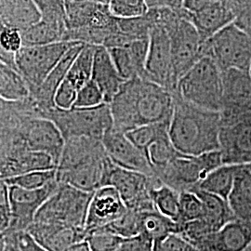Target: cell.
Returning <instances> with one entry per match:
<instances>
[{
    "label": "cell",
    "instance_id": "obj_1",
    "mask_svg": "<svg viewBox=\"0 0 251 251\" xmlns=\"http://www.w3.org/2000/svg\"><path fill=\"white\" fill-rule=\"evenodd\" d=\"M109 104L113 127L126 133L141 126L171 122L174 96L152 81L135 78L125 81Z\"/></svg>",
    "mask_w": 251,
    "mask_h": 251
},
{
    "label": "cell",
    "instance_id": "obj_2",
    "mask_svg": "<svg viewBox=\"0 0 251 251\" xmlns=\"http://www.w3.org/2000/svg\"><path fill=\"white\" fill-rule=\"evenodd\" d=\"M173 96L169 134L176 150L188 155L220 150L221 113L190 103L175 92Z\"/></svg>",
    "mask_w": 251,
    "mask_h": 251
},
{
    "label": "cell",
    "instance_id": "obj_3",
    "mask_svg": "<svg viewBox=\"0 0 251 251\" xmlns=\"http://www.w3.org/2000/svg\"><path fill=\"white\" fill-rule=\"evenodd\" d=\"M112 164L101 140L72 137L65 140L63 154L57 167V180L93 193L106 185Z\"/></svg>",
    "mask_w": 251,
    "mask_h": 251
},
{
    "label": "cell",
    "instance_id": "obj_4",
    "mask_svg": "<svg viewBox=\"0 0 251 251\" xmlns=\"http://www.w3.org/2000/svg\"><path fill=\"white\" fill-rule=\"evenodd\" d=\"M156 22L171 40L176 75L179 77L204 57V44L196 26L182 15L181 9L152 8Z\"/></svg>",
    "mask_w": 251,
    "mask_h": 251
},
{
    "label": "cell",
    "instance_id": "obj_5",
    "mask_svg": "<svg viewBox=\"0 0 251 251\" xmlns=\"http://www.w3.org/2000/svg\"><path fill=\"white\" fill-rule=\"evenodd\" d=\"M223 90V72L211 58L203 57L179 77L175 93L197 106L221 112Z\"/></svg>",
    "mask_w": 251,
    "mask_h": 251
},
{
    "label": "cell",
    "instance_id": "obj_6",
    "mask_svg": "<svg viewBox=\"0 0 251 251\" xmlns=\"http://www.w3.org/2000/svg\"><path fill=\"white\" fill-rule=\"evenodd\" d=\"M93 193L59 182L56 190L36 212L34 222L65 225L85 230Z\"/></svg>",
    "mask_w": 251,
    "mask_h": 251
},
{
    "label": "cell",
    "instance_id": "obj_7",
    "mask_svg": "<svg viewBox=\"0 0 251 251\" xmlns=\"http://www.w3.org/2000/svg\"><path fill=\"white\" fill-rule=\"evenodd\" d=\"M40 117L53 121L64 140L72 137H89L101 140L113 126L109 103L90 108L53 107L41 113Z\"/></svg>",
    "mask_w": 251,
    "mask_h": 251
},
{
    "label": "cell",
    "instance_id": "obj_8",
    "mask_svg": "<svg viewBox=\"0 0 251 251\" xmlns=\"http://www.w3.org/2000/svg\"><path fill=\"white\" fill-rule=\"evenodd\" d=\"M224 165L220 150L199 155L179 152L167 166L155 173V178L163 184L178 191H192L206 178L210 171Z\"/></svg>",
    "mask_w": 251,
    "mask_h": 251
},
{
    "label": "cell",
    "instance_id": "obj_9",
    "mask_svg": "<svg viewBox=\"0 0 251 251\" xmlns=\"http://www.w3.org/2000/svg\"><path fill=\"white\" fill-rule=\"evenodd\" d=\"M204 57L211 58L222 72L230 69L249 71L251 37L231 23L206 40Z\"/></svg>",
    "mask_w": 251,
    "mask_h": 251
},
{
    "label": "cell",
    "instance_id": "obj_10",
    "mask_svg": "<svg viewBox=\"0 0 251 251\" xmlns=\"http://www.w3.org/2000/svg\"><path fill=\"white\" fill-rule=\"evenodd\" d=\"M78 42L60 41L47 45L23 46L16 54V68L33 94L62 60L67 50Z\"/></svg>",
    "mask_w": 251,
    "mask_h": 251
},
{
    "label": "cell",
    "instance_id": "obj_11",
    "mask_svg": "<svg viewBox=\"0 0 251 251\" xmlns=\"http://www.w3.org/2000/svg\"><path fill=\"white\" fill-rule=\"evenodd\" d=\"M161 182L139 171L126 170L114 163L108 173L106 185L117 189L127 209L141 212L155 209L151 191Z\"/></svg>",
    "mask_w": 251,
    "mask_h": 251
},
{
    "label": "cell",
    "instance_id": "obj_12",
    "mask_svg": "<svg viewBox=\"0 0 251 251\" xmlns=\"http://www.w3.org/2000/svg\"><path fill=\"white\" fill-rule=\"evenodd\" d=\"M145 77L172 93L177 89L178 77L174 69L170 36L161 25L156 22L155 14L154 25L149 36Z\"/></svg>",
    "mask_w": 251,
    "mask_h": 251
},
{
    "label": "cell",
    "instance_id": "obj_13",
    "mask_svg": "<svg viewBox=\"0 0 251 251\" xmlns=\"http://www.w3.org/2000/svg\"><path fill=\"white\" fill-rule=\"evenodd\" d=\"M18 139L30 151L44 152L50 156L58 167L65 144V140L53 121L42 117H30L23 122Z\"/></svg>",
    "mask_w": 251,
    "mask_h": 251
},
{
    "label": "cell",
    "instance_id": "obj_14",
    "mask_svg": "<svg viewBox=\"0 0 251 251\" xmlns=\"http://www.w3.org/2000/svg\"><path fill=\"white\" fill-rule=\"evenodd\" d=\"M222 124L251 118V75L249 71L230 69L223 72Z\"/></svg>",
    "mask_w": 251,
    "mask_h": 251
},
{
    "label": "cell",
    "instance_id": "obj_15",
    "mask_svg": "<svg viewBox=\"0 0 251 251\" xmlns=\"http://www.w3.org/2000/svg\"><path fill=\"white\" fill-rule=\"evenodd\" d=\"M59 184L58 180L35 190L9 185V205L11 221L9 227L16 231L26 230L34 220L36 212L46 200L50 197Z\"/></svg>",
    "mask_w": 251,
    "mask_h": 251
},
{
    "label": "cell",
    "instance_id": "obj_16",
    "mask_svg": "<svg viewBox=\"0 0 251 251\" xmlns=\"http://www.w3.org/2000/svg\"><path fill=\"white\" fill-rule=\"evenodd\" d=\"M101 143L108 157L116 166L154 177L146 155L126 137L125 132L112 126L102 137Z\"/></svg>",
    "mask_w": 251,
    "mask_h": 251
},
{
    "label": "cell",
    "instance_id": "obj_17",
    "mask_svg": "<svg viewBox=\"0 0 251 251\" xmlns=\"http://www.w3.org/2000/svg\"><path fill=\"white\" fill-rule=\"evenodd\" d=\"M220 151L224 165L251 163V118L222 124Z\"/></svg>",
    "mask_w": 251,
    "mask_h": 251
},
{
    "label": "cell",
    "instance_id": "obj_18",
    "mask_svg": "<svg viewBox=\"0 0 251 251\" xmlns=\"http://www.w3.org/2000/svg\"><path fill=\"white\" fill-rule=\"evenodd\" d=\"M127 211V207L117 189L105 185L96 190L90 200L85 225L88 233L117 221Z\"/></svg>",
    "mask_w": 251,
    "mask_h": 251
},
{
    "label": "cell",
    "instance_id": "obj_19",
    "mask_svg": "<svg viewBox=\"0 0 251 251\" xmlns=\"http://www.w3.org/2000/svg\"><path fill=\"white\" fill-rule=\"evenodd\" d=\"M181 12L196 26L204 42L233 22L229 0H212L194 12L183 8Z\"/></svg>",
    "mask_w": 251,
    "mask_h": 251
},
{
    "label": "cell",
    "instance_id": "obj_20",
    "mask_svg": "<svg viewBox=\"0 0 251 251\" xmlns=\"http://www.w3.org/2000/svg\"><path fill=\"white\" fill-rule=\"evenodd\" d=\"M149 38L138 39L121 47L108 49L117 71L125 81L145 78Z\"/></svg>",
    "mask_w": 251,
    "mask_h": 251
},
{
    "label": "cell",
    "instance_id": "obj_21",
    "mask_svg": "<svg viewBox=\"0 0 251 251\" xmlns=\"http://www.w3.org/2000/svg\"><path fill=\"white\" fill-rule=\"evenodd\" d=\"M26 231L48 251H68L73 245L86 239L84 229L65 225L33 222Z\"/></svg>",
    "mask_w": 251,
    "mask_h": 251
},
{
    "label": "cell",
    "instance_id": "obj_22",
    "mask_svg": "<svg viewBox=\"0 0 251 251\" xmlns=\"http://www.w3.org/2000/svg\"><path fill=\"white\" fill-rule=\"evenodd\" d=\"M83 45V43L78 42L71 47L53 70L46 77L40 87L33 94L29 95L36 104L39 117L42 112L56 107L54 102L56 92L65 79L71 65L80 52Z\"/></svg>",
    "mask_w": 251,
    "mask_h": 251
},
{
    "label": "cell",
    "instance_id": "obj_23",
    "mask_svg": "<svg viewBox=\"0 0 251 251\" xmlns=\"http://www.w3.org/2000/svg\"><path fill=\"white\" fill-rule=\"evenodd\" d=\"M67 30L91 27H106L113 25L116 18L109 5L95 1H76L65 3Z\"/></svg>",
    "mask_w": 251,
    "mask_h": 251
},
{
    "label": "cell",
    "instance_id": "obj_24",
    "mask_svg": "<svg viewBox=\"0 0 251 251\" xmlns=\"http://www.w3.org/2000/svg\"><path fill=\"white\" fill-rule=\"evenodd\" d=\"M251 245V225L233 220L200 244L198 251H245Z\"/></svg>",
    "mask_w": 251,
    "mask_h": 251
},
{
    "label": "cell",
    "instance_id": "obj_25",
    "mask_svg": "<svg viewBox=\"0 0 251 251\" xmlns=\"http://www.w3.org/2000/svg\"><path fill=\"white\" fill-rule=\"evenodd\" d=\"M39 117L31 97L11 100L0 97V144L11 141L27 117Z\"/></svg>",
    "mask_w": 251,
    "mask_h": 251
},
{
    "label": "cell",
    "instance_id": "obj_26",
    "mask_svg": "<svg viewBox=\"0 0 251 251\" xmlns=\"http://www.w3.org/2000/svg\"><path fill=\"white\" fill-rule=\"evenodd\" d=\"M91 79L97 84L102 92L106 103L112 101L125 82L117 71L109 50L105 47H96Z\"/></svg>",
    "mask_w": 251,
    "mask_h": 251
},
{
    "label": "cell",
    "instance_id": "obj_27",
    "mask_svg": "<svg viewBox=\"0 0 251 251\" xmlns=\"http://www.w3.org/2000/svg\"><path fill=\"white\" fill-rule=\"evenodd\" d=\"M0 19L22 32L38 23L41 14L34 0H0Z\"/></svg>",
    "mask_w": 251,
    "mask_h": 251
},
{
    "label": "cell",
    "instance_id": "obj_28",
    "mask_svg": "<svg viewBox=\"0 0 251 251\" xmlns=\"http://www.w3.org/2000/svg\"><path fill=\"white\" fill-rule=\"evenodd\" d=\"M228 204L236 220L251 225V171L240 165L235 174Z\"/></svg>",
    "mask_w": 251,
    "mask_h": 251
},
{
    "label": "cell",
    "instance_id": "obj_29",
    "mask_svg": "<svg viewBox=\"0 0 251 251\" xmlns=\"http://www.w3.org/2000/svg\"><path fill=\"white\" fill-rule=\"evenodd\" d=\"M192 191L201 199L203 204L202 220L213 232H217L228 223L236 220L227 200L201 189L195 188Z\"/></svg>",
    "mask_w": 251,
    "mask_h": 251
},
{
    "label": "cell",
    "instance_id": "obj_30",
    "mask_svg": "<svg viewBox=\"0 0 251 251\" xmlns=\"http://www.w3.org/2000/svg\"><path fill=\"white\" fill-rule=\"evenodd\" d=\"M139 234L152 240L153 244L161 241L171 233H179L181 225L162 215L156 209L138 212Z\"/></svg>",
    "mask_w": 251,
    "mask_h": 251
},
{
    "label": "cell",
    "instance_id": "obj_31",
    "mask_svg": "<svg viewBox=\"0 0 251 251\" xmlns=\"http://www.w3.org/2000/svg\"><path fill=\"white\" fill-rule=\"evenodd\" d=\"M239 166L240 165H222L210 171L197 188L227 200L233 189L235 174Z\"/></svg>",
    "mask_w": 251,
    "mask_h": 251
},
{
    "label": "cell",
    "instance_id": "obj_32",
    "mask_svg": "<svg viewBox=\"0 0 251 251\" xmlns=\"http://www.w3.org/2000/svg\"><path fill=\"white\" fill-rule=\"evenodd\" d=\"M66 31V28L40 20L36 25L21 32L23 45H47L63 41Z\"/></svg>",
    "mask_w": 251,
    "mask_h": 251
},
{
    "label": "cell",
    "instance_id": "obj_33",
    "mask_svg": "<svg viewBox=\"0 0 251 251\" xmlns=\"http://www.w3.org/2000/svg\"><path fill=\"white\" fill-rule=\"evenodd\" d=\"M96 47L97 46L84 44L65 77L77 91L91 79Z\"/></svg>",
    "mask_w": 251,
    "mask_h": 251
},
{
    "label": "cell",
    "instance_id": "obj_34",
    "mask_svg": "<svg viewBox=\"0 0 251 251\" xmlns=\"http://www.w3.org/2000/svg\"><path fill=\"white\" fill-rule=\"evenodd\" d=\"M151 196L154 208L159 213L181 225L179 192L160 183L152 189Z\"/></svg>",
    "mask_w": 251,
    "mask_h": 251
},
{
    "label": "cell",
    "instance_id": "obj_35",
    "mask_svg": "<svg viewBox=\"0 0 251 251\" xmlns=\"http://www.w3.org/2000/svg\"><path fill=\"white\" fill-rule=\"evenodd\" d=\"M0 97L11 100L26 99L29 90L16 70L0 60Z\"/></svg>",
    "mask_w": 251,
    "mask_h": 251
},
{
    "label": "cell",
    "instance_id": "obj_36",
    "mask_svg": "<svg viewBox=\"0 0 251 251\" xmlns=\"http://www.w3.org/2000/svg\"><path fill=\"white\" fill-rule=\"evenodd\" d=\"M179 152L172 144L170 134L163 136L154 141L146 150L145 155L152 168L154 177L157 171L162 170L170 162L174 159Z\"/></svg>",
    "mask_w": 251,
    "mask_h": 251
},
{
    "label": "cell",
    "instance_id": "obj_37",
    "mask_svg": "<svg viewBox=\"0 0 251 251\" xmlns=\"http://www.w3.org/2000/svg\"><path fill=\"white\" fill-rule=\"evenodd\" d=\"M170 123L171 122H160L141 126L126 132V135L145 154L147 148L154 141L169 135Z\"/></svg>",
    "mask_w": 251,
    "mask_h": 251
},
{
    "label": "cell",
    "instance_id": "obj_38",
    "mask_svg": "<svg viewBox=\"0 0 251 251\" xmlns=\"http://www.w3.org/2000/svg\"><path fill=\"white\" fill-rule=\"evenodd\" d=\"M54 180H57V169L31 171L5 179L8 185H16L28 190L42 188Z\"/></svg>",
    "mask_w": 251,
    "mask_h": 251
},
{
    "label": "cell",
    "instance_id": "obj_39",
    "mask_svg": "<svg viewBox=\"0 0 251 251\" xmlns=\"http://www.w3.org/2000/svg\"><path fill=\"white\" fill-rule=\"evenodd\" d=\"M41 20L67 29L65 0H34Z\"/></svg>",
    "mask_w": 251,
    "mask_h": 251
},
{
    "label": "cell",
    "instance_id": "obj_40",
    "mask_svg": "<svg viewBox=\"0 0 251 251\" xmlns=\"http://www.w3.org/2000/svg\"><path fill=\"white\" fill-rule=\"evenodd\" d=\"M180 223L181 225L192 221L200 220L203 217V204L200 198L193 191L179 193Z\"/></svg>",
    "mask_w": 251,
    "mask_h": 251
},
{
    "label": "cell",
    "instance_id": "obj_41",
    "mask_svg": "<svg viewBox=\"0 0 251 251\" xmlns=\"http://www.w3.org/2000/svg\"><path fill=\"white\" fill-rule=\"evenodd\" d=\"M109 9L117 18H135L148 11L146 0H110Z\"/></svg>",
    "mask_w": 251,
    "mask_h": 251
},
{
    "label": "cell",
    "instance_id": "obj_42",
    "mask_svg": "<svg viewBox=\"0 0 251 251\" xmlns=\"http://www.w3.org/2000/svg\"><path fill=\"white\" fill-rule=\"evenodd\" d=\"M98 230L107 231L119 236H122L124 238L135 236L139 234L138 212L127 209L125 214L117 219V221Z\"/></svg>",
    "mask_w": 251,
    "mask_h": 251
},
{
    "label": "cell",
    "instance_id": "obj_43",
    "mask_svg": "<svg viewBox=\"0 0 251 251\" xmlns=\"http://www.w3.org/2000/svg\"><path fill=\"white\" fill-rule=\"evenodd\" d=\"M91 251H116L124 237L103 230H96L88 233L85 239Z\"/></svg>",
    "mask_w": 251,
    "mask_h": 251
},
{
    "label": "cell",
    "instance_id": "obj_44",
    "mask_svg": "<svg viewBox=\"0 0 251 251\" xmlns=\"http://www.w3.org/2000/svg\"><path fill=\"white\" fill-rule=\"evenodd\" d=\"M104 97L97 84L90 79L78 90L74 107L90 108L104 103Z\"/></svg>",
    "mask_w": 251,
    "mask_h": 251
},
{
    "label": "cell",
    "instance_id": "obj_45",
    "mask_svg": "<svg viewBox=\"0 0 251 251\" xmlns=\"http://www.w3.org/2000/svg\"><path fill=\"white\" fill-rule=\"evenodd\" d=\"M233 24L251 37V0H229Z\"/></svg>",
    "mask_w": 251,
    "mask_h": 251
},
{
    "label": "cell",
    "instance_id": "obj_46",
    "mask_svg": "<svg viewBox=\"0 0 251 251\" xmlns=\"http://www.w3.org/2000/svg\"><path fill=\"white\" fill-rule=\"evenodd\" d=\"M154 251H198L195 246L183 238L179 233H171L153 244Z\"/></svg>",
    "mask_w": 251,
    "mask_h": 251
},
{
    "label": "cell",
    "instance_id": "obj_47",
    "mask_svg": "<svg viewBox=\"0 0 251 251\" xmlns=\"http://www.w3.org/2000/svg\"><path fill=\"white\" fill-rule=\"evenodd\" d=\"M77 92L78 91L68 81L64 79L56 92L54 98L55 106L61 109H70L74 107Z\"/></svg>",
    "mask_w": 251,
    "mask_h": 251
},
{
    "label": "cell",
    "instance_id": "obj_48",
    "mask_svg": "<svg viewBox=\"0 0 251 251\" xmlns=\"http://www.w3.org/2000/svg\"><path fill=\"white\" fill-rule=\"evenodd\" d=\"M11 221L9 205V185L5 179H0V231L9 228Z\"/></svg>",
    "mask_w": 251,
    "mask_h": 251
},
{
    "label": "cell",
    "instance_id": "obj_49",
    "mask_svg": "<svg viewBox=\"0 0 251 251\" xmlns=\"http://www.w3.org/2000/svg\"><path fill=\"white\" fill-rule=\"evenodd\" d=\"M116 251H154L153 242L143 234L124 238Z\"/></svg>",
    "mask_w": 251,
    "mask_h": 251
},
{
    "label": "cell",
    "instance_id": "obj_50",
    "mask_svg": "<svg viewBox=\"0 0 251 251\" xmlns=\"http://www.w3.org/2000/svg\"><path fill=\"white\" fill-rule=\"evenodd\" d=\"M14 243L15 251H48L26 230L16 231Z\"/></svg>",
    "mask_w": 251,
    "mask_h": 251
},
{
    "label": "cell",
    "instance_id": "obj_51",
    "mask_svg": "<svg viewBox=\"0 0 251 251\" xmlns=\"http://www.w3.org/2000/svg\"><path fill=\"white\" fill-rule=\"evenodd\" d=\"M149 9L152 8H168L180 9L183 8V0H146Z\"/></svg>",
    "mask_w": 251,
    "mask_h": 251
},
{
    "label": "cell",
    "instance_id": "obj_52",
    "mask_svg": "<svg viewBox=\"0 0 251 251\" xmlns=\"http://www.w3.org/2000/svg\"><path fill=\"white\" fill-rule=\"evenodd\" d=\"M68 251H91V250L88 242L86 240H83L73 245Z\"/></svg>",
    "mask_w": 251,
    "mask_h": 251
},
{
    "label": "cell",
    "instance_id": "obj_53",
    "mask_svg": "<svg viewBox=\"0 0 251 251\" xmlns=\"http://www.w3.org/2000/svg\"><path fill=\"white\" fill-rule=\"evenodd\" d=\"M76 1H95V2H101V3L108 4L110 0H65V3H69V2H76Z\"/></svg>",
    "mask_w": 251,
    "mask_h": 251
},
{
    "label": "cell",
    "instance_id": "obj_54",
    "mask_svg": "<svg viewBox=\"0 0 251 251\" xmlns=\"http://www.w3.org/2000/svg\"><path fill=\"white\" fill-rule=\"evenodd\" d=\"M248 166V168H249V170L251 171V163H250L249 165H247Z\"/></svg>",
    "mask_w": 251,
    "mask_h": 251
},
{
    "label": "cell",
    "instance_id": "obj_55",
    "mask_svg": "<svg viewBox=\"0 0 251 251\" xmlns=\"http://www.w3.org/2000/svg\"><path fill=\"white\" fill-rule=\"evenodd\" d=\"M249 72H250V74H251V67H250V70H249Z\"/></svg>",
    "mask_w": 251,
    "mask_h": 251
}]
</instances>
